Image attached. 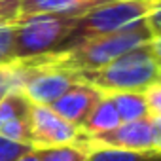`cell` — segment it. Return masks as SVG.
<instances>
[{
	"label": "cell",
	"instance_id": "14",
	"mask_svg": "<svg viewBox=\"0 0 161 161\" xmlns=\"http://www.w3.org/2000/svg\"><path fill=\"white\" fill-rule=\"evenodd\" d=\"M31 106L32 103L21 91H12L0 101V125L10 121L31 119Z\"/></svg>",
	"mask_w": 161,
	"mask_h": 161
},
{
	"label": "cell",
	"instance_id": "18",
	"mask_svg": "<svg viewBox=\"0 0 161 161\" xmlns=\"http://www.w3.org/2000/svg\"><path fill=\"white\" fill-rule=\"evenodd\" d=\"M144 93V101H146V108H148V116L150 118H159L161 119V82L150 86Z\"/></svg>",
	"mask_w": 161,
	"mask_h": 161
},
{
	"label": "cell",
	"instance_id": "20",
	"mask_svg": "<svg viewBox=\"0 0 161 161\" xmlns=\"http://www.w3.org/2000/svg\"><path fill=\"white\" fill-rule=\"evenodd\" d=\"M17 161H36V159H34V153H32V150H31L27 155H23V157H21V159H17Z\"/></svg>",
	"mask_w": 161,
	"mask_h": 161
},
{
	"label": "cell",
	"instance_id": "6",
	"mask_svg": "<svg viewBox=\"0 0 161 161\" xmlns=\"http://www.w3.org/2000/svg\"><path fill=\"white\" fill-rule=\"evenodd\" d=\"M82 138L91 146L125 152H161V119L146 116L142 119L123 121L108 133Z\"/></svg>",
	"mask_w": 161,
	"mask_h": 161
},
{
	"label": "cell",
	"instance_id": "7",
	"mask_svg": "<svg viewBox=\"0 0 161 161\" xmlns=\"http://www.w3.org/2000/svg\"><path fill=\"white\" fill-rule=\"evenodd\" d=\"M80 129L63 119L51 106L32 104L31 106V144L32 148L63 146L80 140Z\"/></svg>",
	"mask_w": 161,
	"mask_h": 161
},
{
	"label": "cell",
	"instance_id": "12",
	"mask_svg": "<svg viewBox=\"0 0 161 161\" xmlns=\"http://www.w3.org/2000/svg\"><path fill=\"white\" fill-rule=\"evenodd\" d=\"M118 110V116L123 121H135V119H142L148 116V108H146V101H144V93H136V91H125V93H112L108 95Z\"/></svg>",
	"mask_w": 161,
	"mask_h": 161
},
{
	"label": "cell",
	"instance_id": "16",
	"mask_svg": "<svg viewBox=\"0 0 161 161\" xmlns=\"http://www.w3.org/2000/svg\"><path fill=\"white\" fill-rule=\"evenodd\" d=\"M15 61V31L12 25H0V64Z\"/></svg>",
	"mask_w": 161,
	"mask_h": 161
},
{
	"label": "cell",
	"instance_id": "9",
	"mask_svg": "<svg viewBox=\"0 0 161 161\" xmlns=\"http://www.w3.org/2000/svg\"><path fill=\"white\" fill-rule=\"evenodd\" d=\"M112 0H21V15L53 14L66 17H80Z\"/></svg>",
	"mask_w": 161,
	"mask_h": 161
},
{
	"label": "cell",
	"instance_id": "8",
	"mask_svg": "<svg viewBox=\"0 0 161 161\" xmlns=\"http://www.w3.org/2000/svg\"><path fill=\"white\" fill-rule=\"evenodd\" d=\"M103 97V93L99 89H95L93 86L78 80L74 86H70L53 104H49L63 119H66L68 123L76 125L78 129L82 127V123L86 121L87 114L91 112V108L97 104V101Z\"/></svg>",
	"mask_w": 161,
	"mask_h": 161
},
{
	"label": "cell",
	"instance_id": "5",
	"mask_svg": "<svg viewBox=\"0 0 161 161\" xmlns=\"http://www.w3.org/2000/svg\"><path fill=\"white\" fill-rule=\"evenodd\" d=\"M19 63L21 86L19 91L32 104H53L70 86L78 82V76L64 68L47 63L42 57H32Z\"/></svg>",
	"mask_w": 161,
	"mask_h": 161
},
{
	"label": "cell",
	"instance_id": "11",
	"mask_svg": "<svg viewBox=\"0 0 161 161\" xmlns=\"http://www.w3.org/2000/svg\"><path fill=\"white\" fill-rule=\"evenodd\" d=\"M91 146L80 136V140L63 146H49V148H32L36 161H86L89 155Z\"/></svg>",
	"mask_w": 161,
	"mask_h": 161
},
{
	"label": "cell",
	"instance_id": "1",
	"mask_svg": "<svg viewBox=\"0 0 161 161\" xmlns=\"http://www.w3.org/2000/svg\"><path fill=\"white\" fill-rule=\"evenodd\" d=\"M159 36L150 42L125 51L123 55L110 61L106 66L91 72L76 74L78 80L93 86L103 95L136 91L142 93L150 86L159 82L161 64H159Z\"/></svg>",
	"mask_w": 161,
	"mask_h": 161
},
{
	"label": "cell",
	"instance_id": "3",
	"mask_svg": "<svg viewBox=\"0 0 161 161\" xmlns=\"http://www.w3.org/2000/svg\"><path fill=\"white\" fill-rule=\"evenodd\" d=\"M159 0H112L84 15L76 17L74 29L61 49L72 47L84 40L118 32L133 23L142 21ZM59 49V51H61Z\"/></svg>",
	"mask_w": 161,
	"mask_h": 161
},
{
	"label": "cell",
	"instance_id": "13",
	"mask_svg": "<svg viewBox=\"0 0 161 161\" xmlns=\"http://www.w3.org/2000/svg\"><path fill=\"white\" fill-rule=\"evenodd\" d=\"M86 161H161V152H125L104 146H91Z\"/></svg>",
	"mask_w": 161,
	"mask_h": 161
},
{
	"label": "cell",
	"instance_id": "15",
	"mask_svg": "<svg viewBox=\"0 0 161 161\" xmlns=\"http://www.w3.org/2000/svg\"><path fill=\"white\" fill-rule=\"evenodd\" d=\"M21 86V72H19V63H8L0 64V101L12 91H19Z\"/></svg>",
	"mask_w": 161,
	"mask_h": 161
},
{
	"label": "cell",
	"instance_id": "2",
	"mask_svg": "<svg viewBox=\"0 0 161 161\" xmlns=\"http://www.w3.org/2000/svg\"><path fill=\"white\" fill-rule=\"evenodd\" d=\"M152 38H155V36L148 29L146 21L142 19V21L133 23L118 32L89 38V40H84V42L72 46V47L53 51L47 55H40V57L59 68H64L74 74H82V72H91V70H99V68L106 66L116 57L123 55L125 51H129L133 47H138V46L150 42Z\"/></svg>",
	"mask_w": 161,
	"mask_h": 161
},
{
	"label": "cell",
	"instance_id": "4",
	"mask_svg": "<svg viewBox=\"0 0 161 161\" xmlns=\"http://www.w3.org/2000/svg\"><path fill=\"white\" fill-rule=\"evenodd\" d=\"M76 17L53 14L19 15L15 31V61H25L59 51L74 29Z\"/></svg>",
	"mask_w": 161,
	"mask_h": 161
},
{
	"label": "cell",
	"instance_id": "17",
	"mask_svg": "<svg viewBox=\"0 0 161 161\" xmlns=\"http://www.w3.org/2000/svg\"><path fill=\"white\" fill-rule=\"evenodd\" d=\"M31 150H32L31 144L14 142V140L0 136V161H17L23 155H27Z\"/></svg>",
	"mask_w": 161,
	"mask_h": 161
},
{
	"label": "cell",
	"instance_id": "10",
	"mask_svg": "<svg viewBox=\"0 0 161 161\" xmlns=\"http://www.w3.org/2000/svg\"><path fill=\"white\" fill-rule=\"evenodd\" d=\"M121 123L118 110L112 103V99L108 95H103L97 104L91 108V112L87 114L86 121L80 127L82 136H93V135H101V133H108L112 129H116Z\"/></svg>",
	"mask_w": 161,
	"mask_h": 161
},
{
	"label": "cell",
	"instance_id": "19",
	"mask_svg": "<svg viewBox=\"0 0 161 161\" xmlns=\"http://www.w3.org/2000/svg\"><path fill=\"white\" fill-rule=\"evenodd\" d=\"M21 15V0H0V25H12Z\"/></svg>",
	"mask_w": 161,
	"mask_h": 161
}]
</instances>
